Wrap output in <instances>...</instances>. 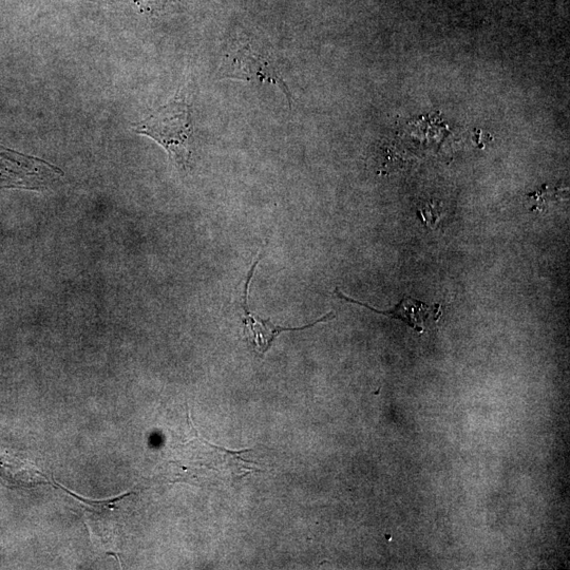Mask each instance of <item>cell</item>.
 I'll return each instance as SVG.
<instances>
[{"instance_id":"cell-1","label":"cell","mask_w":570,"mask_h":570,"mask_svg":"<svg viewBox=\"0 0 570 570\" xmlns=\"http://www.w3.org/2000/svg\"><path fill=\"white\" fill-rule=\"evenodd\" d=\"M133 130L160 144L176 165L181 168L187 166L190 158L193 124L189 104L182 90L173 100L133 126Z\"/></svg>"},{"instance_id":"cell-2","label":"cell","mask_w":570,"mask_h":570,"mask_svg":"<svg viewBox=\"0 0 570 570\" xmlns=\"http://www.w3.org/2000/svg\"><path fill=\"white\" fill-rule=\"evenodd\" d=\"M220 73L223 79L273 84L283 92L292 107V94L268 46L250 38L234 41L224 54Z\"/></svg>"},{"instance_id":"cell-3","label":"cell","mask_w":570,"mask_h":570,"mask_svg":"<svg viewBox=\"0 0 570 570\" xmlns=\"http://www.w3.org/2000/svg\"><path fill=\"white\" fill-rule=\"evenodd\" d=\"M261 256L253 264L249 274H247V279L244 285V294L242 297V322H243V335L249 344L256 350L257 353L263 355L268 352L274 340L283 332H296L304 331L315 327L318 323L328 322L335 318L333 312L319 318L309 325L300 328H285L274 325L270 319H262L261 317L255 315L249 308V303H247V297H249L250 284L253 280L257 265Z\"/></svg>"},{"instance_id":"cell-4","label":"cell","mask_w":570,"mask_h":570,"mask_svg":"<svg viewBox=\"0 0 570 570\" xmlns=\"http://www.w3.org/2000/svg\"><path fill=\"white\" fill-rule=\"evenodd\" d=\"M335 293L340 299L358 304V306L367 308L373 313L401 320L406 323V325L420 333L424 332L426 322L430 317H432L434 313H439L441 309L440 307H437L436 310H434L422 301L407 297L401 300V302H399L392 310L379 311L369 306L366 302H361L342 294L338 289H336Z\"/></svg>"},{"instance_id":"cell-5","label":"cell","mask_w":570,"mask_h":570,"mask_svg":"<svg viewBox=\"0 0 570 570\" xmlns=\"http://www.w3.org/2000/svg\"><path fill=\"white\" fill-rule=\"evenodd\" d=\"M440 205L430 202L422 206L420 209V216L426 225H433L439 221L441 215Z\"/></svg>"}]
</instances>
